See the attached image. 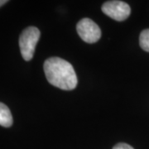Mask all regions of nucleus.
Returning a JSON list of instances; mask_svg holds the SVG:
<instances>
[{"label":"nucleus","mask_w":149,"mask_h":149,"mask_svg":"<svg viewBox=\"0 0 149 149\" xmlns=\"http://www.w3.org/2000/svg\"><path fill=\"white\" fill-rule=\"evenodd\" d=\"M44 72L51 85L63 91L74 90L77 76L72 65L60 57H50L45 61Z\"/></svg>","instance_id":"f257e3e1"},{"label":"nucleus","mask_w":149,"mask_h":149,"mask_svg":"<svg viewBox=\"0 0 149 149\" xmlns=\"http://www.w3.org/2000/svg\"><path fill=\"white\" fill-rule=\"evenodd\" d=\"M139 44L143 50L149 52V29H145L141 32L139 37Z\"/></svg>","instance_id":"423d86ee"},{"label":"nucleus","mask_w":149,"mask_h":149,"mask_svg":"<svg viewBox=\"0 0 149 149\" xmlns=\"http://www.w3.org/2000/svg\"><path fill=\"white\" fill-rule=\"evenodd\" d=\"M80 38L87 43L97 42L101 37V30L93 20L90 18L81 19L76 26Z\"/></svg>","instance_id":"7ed1b4c3"},{"label":"nucleus","mask_w":149,"mask_h":149,"mask_svg":"<svg viewBox=\"0 0 149 149\" xmlns=\"http://www.w3.org/2000/svg\"><path fill=\"white\" fill-rule=\"evenodd\" d=\"M113 149H134L130 145H128L127 143H119L116 144Z\"/></svg>","instance_id":"0eeeda50"},{"label":"nucleus","mask_w":149,"mask_h":149,"mask_svg":"<svg viewBox=\"0 0 149 149\" xmlns=\"http://www.w3.org/2000/svg\"><path fill=\"white\" fill-rule=\"evenodd\" d=\"M13 116L10 109L4 104L0 102V125L9 128L13 124Z\"/></svg>","instance_id":"39448f33"},{"label":"nucleus","mask_w":149,"mask_h":149,"mask_svg":"<svg viewBox=\"0 0 149 149\" xmlns=\"http://www.w3.org/2000/svg\"><path fill=\"white\" fill-rule=\"evenodd\" d=\"M40 36V30L36 27H27L21 33L19 37V47L22 56L25 61H29L32 59Z\"/></svg>","instance_id":"f03ea898"},{"label":"nucleus","mask_w":149,"mask_h":149,"mask_svg":"<svg viewBox=\"0 0 149 149\" xmlns=\"http://www.w3.org/2000/svg\"><path fill=\"white\" fill-rule=\"evenodd\" d=\"M8 3V1L7 0H0V7L3 5H4L5 3Z\"/></svg>","instance_id":"6e6552de"},{"label":"nucleus","mask_w":149,"mask_h":149,"mask_svg":"<svg viewBox=\"0 0 149 149\" xmlns=\"http://www.w3.org/2000/svg\"><path fill=\"white\" fill-rule=\"evenodd\" d=\"M102 11L107 16L116 21H124L131 13V8L128 3L123 1H108L102 5Z\"/></svg>","instance_id":"20e7f679"}]
</instances>
